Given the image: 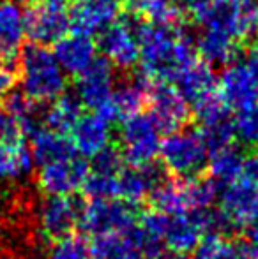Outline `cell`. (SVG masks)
Segmentation results:
<instances>
[{"label": "cell", "mask_w": 258, "mask_h": 259, "mask_svg": "<svg viewBox=\"0 0 258 259\" xmlns=\"http://www.w3.org/2000/svg\"><path fill=\"white\" fill-rule=\"evenodd\" d=\"M140 42V76L151 85L173 83L196 60L195 42L173 25H136Z\"/></svg>", "instance_id": "6da1fadb"}, {"label": "cell", "mask_w": 258, "mask_h": 259, "mask_svg": "<svg viewBox=\"0 0 258 259\" xmlns=\"http://www.w3.org/2000/svg\"><path fill=\"white\" fill-rule=\"evenodd\" d=\"M21 92L38 104H50L65 94L67 74L48 46L30 45L20 53Z\"/></svg>", "instance_id": "7a4b0ae2"}, {"label": "cell", "mask_w": 258, "mask_h": 259, "mask_svg": "<svg viewBox=\"0 0 258 259\" xmlns=\"http://www.w3.org/2000/svg\"><path fill=\"white\" fill-rule=\"evenodd\" d=\"M209 148L202 140L198 129H182L170 133L161 140L159 159L168 173L179 178L200 177L207 169Z\"/></svg>", "instance_id": "3957f363"}, {"label": "cell", "mask_w": 258, "mask_h": 259, "mask_svg": "<svg viewBox=\"0 0 258 259\" xmlns=\"http://www.w3.org/2000/svg\"><path fill=\"white\" fill-rule=\"evenodd\" d=\"M196 23L248 41L258 34V0H210Z\"/></svg>", "instance_id": "277c9868"}, {"label": "cell", "mask_w": 258, "mask_h": 259, "mask_svg": "<svg viewBox=\"0 0 258 259\" xmlns=\"http://www.w3.org/2000/svg\"><path fill=\"white\" fill-rule=\"evenodd\" d=\"M121 154L124 162L129 166H143L151 164L159 157L161 148V129L147 113H136L129 118L122 120L121 134Z\"/></svg>", "instance_id": "5b68a950"}, {"label": "cell", "mask_w": 258, "mask_h": 259, "mask_svg": "<svg viewBox=\"0 0 258 259\" xmlns=\"http://www.w3.org/2000/svg\"><path fill=\"white\" fill-rule=\"evenodd\" d=\"M136 206L119 198L90 199L83 205L80 228L92 236L129 233L138 224Z\"/></svg>", "instance_id": "8992f818"}, {"label": "cell", "mask_w": 258, "mask_h": 259, "mask_svg": "<svg viewBox=\"0 0 258 259\" xmlns=\"http://www.w3.org/2000/svg\"><path fill=\"white\" fill-rule=\"evenodd\" d=\"M114 65L106 58H96L89 69L76 76L75 96L82 103L83 108L96 111L99 115H106L108 106L112 103V96L115 90V71Z\"/></svg>", "instance_id": "52a82bcc"}, {"label": "cell", "mask_w": 258, "mask_h": 259, "mask_svg": "<svg viewBox=\"0 0 258 259\" xmlns=\"http://www.w3.org/2000/svg\"><path fill=\"white\" fill-rule=\"evenodd\" d=\"M89 169V160L75 154L39 166L38 185L46 196H75L83 187Z\"/></svg>", "instance_id": "ba28073f"}, {"label": "cell", "mask_w": 258, "mask_h": 259, "mask_svg": "<svg viewBox=\"0 0 258 259\" xmlns=\"http://www.w3.org/2000/svg\"><path fill=\"white\" fill-rule=\"evenodd\" d=\"M82 210L83 203L75 196H46L38 206L39 231L50 242L71 235L80 226Z\"/></svg>", "instance_id": "9c48e42d"}, {"label": "cell", "mask_w": 258, "mask_h": 259, "mask_svg": "<svg viewBox=\"0 0 258 259\" xmlns=\"http://www.w3.org/2000/svg\"><path fill=\"white\" fill-rule=\"evenodd\" d=\"M25 28L32 45L53 46L71 28L67 9L59 4L34 2V6L25 9Z\"/></svg>", "instance_id": "30bf717a"}, {"label": "cell", "mask_w": 258, "mask_h": 259, "mask_svg": "<svg viewBox=\"0 0 258 259\" xmlns=\"http://www.w3.org/2000/svg\"><path fill=\"white\" fill-rule=\"evenodd\" d=\"M124 0H69V21L75 32L96 35L121 20Z\"/></svg>", "instance_id": "8fae6325"}, {"label": "cell", "mask_w": 258, "mask_h": 259, "mask_svg": "<svg viewBox=\"0 0 258 259\" xmlns=\"http://www.w3.org/2000/svg\"><path fill=\"white\" fill-rule=\"evenodd\" d=\"M149 115L154 118L161 133H173L190 122L191 106L186 103L172 83H154L149 90Z\"/></svg>", "instance_id": "7c38bea8"}, {"label": "cell", "mask_w": 258, "mask_h": 259, "mask_svg": "<svg viewBox=\"0 0 258 259\" xmlns=\"http://www.w3.org/2000/svg\"><path fill=\"white\" fill-rule=\"evenodd\" d=\"M97 50L115 69L129 71L140 60V42L136 27L129 21H115L99 34Z\"/></svg>", "instance_id": "4fadbf2b"}, {"label": "cell", "mask_w": 258, "mask_h": 259, "mask_svg": "<svg viewBox=\"0 0 258 259\" xmlns=\"http://www.w3.org/2000/svg\"><path fill=\"white\" fill-rule=\"evenodd\" d=\"M217 201L235 229L246 228L258 219V184L246 177L237 178L221 187Z\"/></svg>", "instance_id": "5bb4252c"}, {"label": "cell", "mask_w": 258, "mask_h": 259, "mask_svg": "<svg viewBox=\"0 0 258 259\" xmlns=\"http://www.w3.org/2000/svg\"><path fill=\"white\" fill-rule=\"evenodd\" d=\"M193 109L200 123L198 133L202 140L205 141L209 152L234 143V118L230 115V109L219 99V96L210 97L209 101H205V103H202Z\"/></svg>", "instance_id": "9a60e30c"}, {"label": "cell", "mask_w": 258, "mask_h": 259, "mask_svg": "<svg viewBox=\"0 0 258 259\" xmlns=\"http://www.w3.org/2000/svg\"><path fill=\"white\" fill-rule=\"evenodd\" d=\"M217 96L228 109L235 111L258 103V85L244 62L234 60L225 65L217 79Z\"/></svg>", "instance_id": "2e32d148"}, {"label": "cell", "mask_w": 258, "mask_h": 259, "mask_svg": "<svg viewBox=\"0 0 258 259\" xmlns=\"http://www.w3.org/2000/svg\"><path fill=\"white\" fill-rule=\"evenodd\" d=\"M168 175L163 164H143V166H124L117 178V198L136 206L151 196V192Z\"/></svg>", "instance_id": "e0dca14e"}, {"label": "cell", "mask_w": 258, "mask_h": 259, "mask_svg": "<svg viewBox=\"0 0 258 259\" xmlns=\"http://www.w3.org/2000/svg\"><path fill=\"white\" fill-rule=\"evenodd\" d=\"M71 143L76 154L82 157L97 155L101 150L112 145V122L96 111H90L78 118L71 129Z\"/></svg>", "instance_id": "ac0fdd59"}, {"label": "cell", "mask_w": 258, "mask_h": 259, "mask_svg": "<svg viewBox=\"0 0 258 259\" xmlns=\"http://www.w3.org/2000/svg\"><path fill=\"white\" fill-rule=\"evenodd\" d=\"M97 45L92 35L67 32L60 41L53 45V55L67 76H80L96 62Z\"/></svg>", "instance_id": "d6986e66"}, {"label": "cell", "mask_w": 258, "mask_h": 259, "mask_svg": "<svg viewBox=\"0 0 258 259\" xmlns=\"http://www.w3.org/2000/svg\"><path fill=\"white\" fill-rule=\"evenodd\" d=\"M27 39L25 9L18 0H0V58L14 62Z\"/></svg>", "instance_id": "ffe728a7"}, {"label": "cell", "mask_w": 258, "mask_h": 259, "mask_svg": "<svg viewBox=\"0 0 258 259\" xmlns=\"http://www.w3.org/2000/svg\"><path fill=\"white\" fill-rule=\"evenodd\" d=\"M173 83L191 108H196L210 97L217 96V78L214 69L202 60H195Z\"/></svg>", "instance_id": "44dd1931"}, {"label": "cell", "mask_w": 258, "mask_h": 259, "mask_svg": "<svg viewBox=\"0 0 258 259\" xmlns=\"http://www.w3.org/2000/svg\"><path fill=\"white\" fill-rule=\"evenodd\" d=\"M149 90H151V83L141 76L115 87L104 118L115 122V120H126L136 113H141V109L149 103Z\"/></svg>", "instance_id": "7402d4cb"}, {"label": "cell", "mask_w": 258, "mask_h": 259, "mask_svg": "<svg viewBox=\"0 0 258 259\" xmlns=\"http://www.w3.org/2000/svg\"><path fill=\"white\" fill-rule=\"evenodd\" d=\"M239 41H235L232 35L225 34L212 28H202L200 35L195 41V50L200 60L209 64L210 67L216 65H228L230 62L237 60Z\"/></svg>", "instance_id": "603a6c76"}, {"label": "cell", "mask_w": 258, "mask_h": 259, "mask_svg": "<svg viewBox=\"0 0 258 259\" xmlns=\"http://www.w3.org/2000/svg\"><path fill=\"white\" fill-rule=\"evenodd\" d=\"M34 167V155L23 140L0 145V182L4 184L21 182L30 177Z\"/></svg>", "instance_id": "cb8c5ba5"}, {"label": "cell", "mask_w": 258, "mask_h": 259, "mask_svg": "<svg viewBox=\"0 0 258 259\" xmlns=\"http://www.w3.org/2000/svg\"><path fill=\"white\" fill-rule=\"evenodd\" d=\"M149 201L152 210L161 211L166 215H182L191 213V198L190 187H188V178H165L149 196Z\"/></svg>", "instance_id": "d4e9b609"}, {"label": "cell", "mask_w": 258, "mask_h": 259, "mask_svg": "<svg viewBox=\"0 0 258 259\" xmlns=\"http://www.w3.org/2000/svg\"><path fill=\"white\" fill-rule=\"evenodd\" d=\"M30 150L34 155L35 166L53 162V160L65 159L76 154L71 140L65 134L55 133L48 127H39L30 134Z\"/></svg>", "instance_id": "484cf974"}, {"label": "cell", "mask_w": 258, "mask_h": 259, "mask_svg": "<svg viewBox=\"0 0 258 259\" xmlns=\"http://www.w3.org/2000/svg\"><path fill=\"white\" fill-rule=\"evenodd\" d=\"M242 164H244V152L234 147V143L212 150L209 154V162H207L209 178H212L219 187H223L241 178Z\"/></svg>", "instance_id": "4316f807"}, {"label": "cell", "mask_w": 258, "mask_h": 259, "mask_svg": "<svg viewBox=\"0 0 258 259\" xmlns=\"http://www.w3.org/2000/svg\"><path fill=\"white\" fill-rule=\"evenodd\" d=\"M82 108L83 106L75 94H62L59 99L50 103L46 111H43V123L55 133L69 134L82 116Z\"/></svg>", "instance_id": "83f0119b"}, {"label": "cell", "mask_w": 258, "mask_h": 259, "mask_svg": "<svg viewBox=\"0 0 258 259\" xmlns=\"http://www.w3.org/2000/svg\"><path fill=\"white\" fill-rule=\"evenodd\" d=\"M4 108L11 113L14 120L20 125L23 136H30L34 131H38L39 127H43V113L39 109V104L34 103L32 99H28L23 92H13L9 96L4 97Z\"/></svg>", "instance_id": "f1b7e54d"}, {"label": "cell", "mask_w": 258, "mask_h": 259, "mask_svg": "<svg viewBox=\"0 0 258 259\" xmlns=\"http://www.w3.org/2000/svg\"><path fill=\"white\" fill-rule=\"evenodd\" d=\"M124 9L151 25H173L180 16L172 0H124Z\"/></svg>", "instance_id": "f546056e"}, {"label": "cell", "mask_w": 258, "mask_h": 259, "mask_svg": "<svg viewBox=\"0 0 258 259\" xmlns=\"http://www.w3.org/2000/svg\"><path fill=\"white\" fill-rule=\"evenodd\" d=\"M90 256L94 259H136L140 257L129 238V233L94 236L90 243Z\"/></svg>", "instance_id": "4dcf8cb0"}, {"label": "cell", "mask_w": 258, "mask_h": 259, "mask_svg": "<svg viewBox=\"0 0 258 259\" xmlns=\"http://www.w3.org/2000/svg\"><path fill=\"white\" fill-rule=\"evenodd\" d=\"M90 243L85 236L71 233L52 242L48 249V259H89Z\"/></svg>", "instance_id": "1f68e13d"}, {"label": "cell", "mask_w": 258, "mask_h": 259, "mask_svg": "<svg viewBox=\"0 0 258 259\" xmlns=\"http://www.w3.org/2000/svg\"><path fill=\"white\" fill-rule=\"evenodd\" d=\"M117 178L119 173H104V171L89 169L82 191L90 199H106L117 198Z\"/></svg>", "instance_id": "d6a6232c"}, {"label": "cell", "mask_w": 258, "mask_h": 259, "mask_svg": "<svg viewBox=\"0 0 258 259\" xmlns=\"http://www.w3.org/2000/svg\"><path fill=\"white\" fill-rule=\"evenodd\" d=\"M235 138L246 147H258V103L237 111L234 118Z\"/></svg>", "instance_id": "836d02e7"}, {"label": "cell", "mask_w": 258, "mask_h": 259, "mask_svg": "<svg viewBox=\"0 0 258 259\" xmlns=\"http://www.w3.org/2000/svg\"><path fill=\"white\" fill-rule=\"evenodd\" d=\"M219 259H258V247L249 243L248 240L246 242H241V240L232 242V240H228Z\"/></svg>", "instance_id": "e575fe53"}, {"label": "cell", "mask_w": 258, "mask_h": 259, "mask_svg": "<svg viewBox=\"0 0 258 259\" xmlns=\"http://www.w3.org/2000/svg\"><path fill=\"white\" fill-rule=\"evenodd\" d=\"M16 140H23V133L11 113L0 104V145Z\"/></svg>", "instance_id": "d590c367"}, {"label": "cell", "mask_w": 258, "mask_h": 259, "mask_svg": "<svg viewBox=\"0 0 258 259\" xmlns=\"http://www.w3.org/2000/svg\"><path fill=\"white\" fill-rule=\"evenodd\" d=\"M18 83V71L14 67V62L0 58V101L9 96Z\"/></svg>", "instance_id": "8d00e7d4"}, {"label": "cell", "mask_w": 258, "mask_h": 259, "mask_svg": "<svg viewBox=\"0 0 258 259\" xmlns=\"http://www.w3.org/2000/svg\"><path fill=\"white\" fill-rule=\"evenodd\" d=\"M173 6L177 7L179 14H186V16L193 18L196 21L202 13L207 9V6L210 4V0H172Z\"/></svg>", "instance_id": "74e56055"}, {"label": "cell", "mask_w": 258, "mask_h": 259, "mask_svg": "<svg viewBox=\"0 0 258 259\" xmlns=\"http://www.w3.org/2000/svg\"><path fill=\"white\" fill-rule=\"evenodd\" d=\"M242 175L249 180L258 184V147L253 148L249 154L244 155V164H242Z\"/></svg>", "instance_id": "f35d334b"}, {"label": "cell", "mask_w": 258, "mask_h": 259, "mask_svg": "<svg viewBox=\"0 0 258 259\" xmlns=\"http://www.w3.org/2000/svg\"><path fill=\"white\" fill-rule=\"evenodd\" d=\"M244 65L248 67L249 74L253 76V79H255L258 85V46H253L248 52V55H246V58H244Z\"/></svg>", "instance_id": "ab89813d"}, {"label": "cell", "mask_w": 258, "mask_h": 259, "mask_svg": "<svg viewBox=\"0 0 258 259\" xmlns=\"http://www.w3.org/2000/svg\"><path fill=\"white\" fill-rule=\"evenodd\" d=\"M244 229H246V238H248V242L258 247V219H255V221L246 226Z\"/></svg>", "instance_id": "60d3db41"}, {"label": "cell", "mask_w": 258, "mask_h": 259, "mask_svg": "<svg viewBox=\"0 0 258 259\" xmlns=\"http://www.w3.org/2000/svg\"><path fill=\"white\" fill-rule=\"evenodd\" d=\"M159 259H191V257H188V254H180V252H165Z\"/></svg>", "instance_id": "b9f144b4"}, {"label": "cell", "mask_w": 258, "mask_h": 259, "mask_svg": "<svg viewBox=\"0 0 258 259\" xmlns=\"http://www.w3.org/2000/svg\"><path fill=\"white\" fill-rule=\"evenodd\" d=\"M38 2H48V4H59V6H64L67 0H38Z\"/></svg>", "instance_id": "7bdbcfd3"}, {"label": "cell", "mask_w": 258, "mask_h": 259, "mask_svg": "<svg viewBox=\"0 0 258 259\" xmlns=\"http://www.w3.org/2000/svg\"><path fill=\"white\" fill-rule=\"evenodd\" d=\"M25 2H38V0H25Z\"/></svg>", "instance_id": "ee69618b"}, {"label": "cell", "mask_w": 258, "mask_h": 259, "mask_svg": "<svg viewBox=\"0 0 258 259\" xmlns=\"http://www.w3.org/2000/svg\"><path fill=\"white\" fill-rule=\"evenodd\" d=\"M136 259H141V257H136Z\"/></svg>", "instance_id": "f6af8a7d"}]
</instances>
